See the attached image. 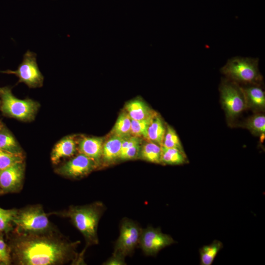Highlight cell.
<instances>
[{
  "label": "cell",
  "mask_w": 265,
  "mask_h": 265,
  "mask_svg": "<svg viewBox=\"0 0 265 265\" xmlns=\"http://www.w3.org/2000/svg\"><path fill=\"white\" fill-rule=\"evenodd\" d=\"M12 263L18 265H60L81 262L77 249L80 241H72L54 228L39 233L11 231L7 235Z\"/></svg>",
  "instance_id": "1"
},
{
  "label": "cell",
  "mask_w": 265,
  "mask_h": 265,
  "mask_svg": "<svg viewBox=\"0 0 265 265\" xmlns=\"http://www.w3.org/2000/svg\"><path fill=\"white\" fill-rule=\"evenodd\" d=\"M105 210L101 202L81 206H71L67 210L53 212L58 216L69 218L83 236L87 246L99 243L97 230L99 220Z\"/></svg>",
  "instance_id": "2"
},
{
  "label": "cell",
  "mask_w": 265,
  "mask_h": 265,
  "mask_svg": "<svg viewBox=\"0 0 265 265\" xmlns=\"http://www.w3.org/2000/svg\"><path fill=\"white\" fill-rule=\"evenodd\" d=\"M220 70L225 78L241 86L263 84L258 58L235 56L229 58Z\"/></svg>",
  "instance_id": "3"
},
{
  "label": "cell",
  "mask_w": 265,
  "mask_h": 265,
  "mask_svg": "<svg viewBox=\"0 0 265 265\" xmlns=\"http://www.w3.org/2000/svg\"><path fill=\"white\" fill-rule=\"evenodd\" d=\"M41 205L27 206L17 209L13 219V231L18 233H39L50 230L54 227Z\"/></svg>",
  "instance_id": "4"
},
{
  "label": "cell",
  "mask_w": 265,
  "mask_h": 265,
  "mask_svg": "<svg viewBox=\"0 0 265 265\" xmlns=\"http://www.w3.org/2000/svg\"><path fill=\"white\" fill-rule=\"evenodd\" d=\"M220 101L229 125L247 109L244 94L241 85L226 78L221 79L219 87Z\"/></svg>",
  "instance_id": "5"
},
{
  "label": "cell",
  "mask_w": 265,
  "mask_h": 265,
  "mask_svg": "<svg viewBox=\"0 0 265 265\" xmlns=\"http://www.w3.org/2000/svg\"><path fill=\"white\" fill-rule=\"evenodd\" d=\"M0 110L4 116L26 122L34 119L40 106L33 100L17 98L8 86L0 88Z\"/></svg>",
  "instance_id": "6"
},
{
  "label": "cell",
  "mask_w": 265,
  "mask_h": 265,
  "mask_svg": "<svg viewBox=\"0 0 265 265\" xmlns=\"http://www.w3.org/2000/svg\"><path fill=\"white\" fill-rule=\"evenodd\" d=\"M142 228L138 224L128 218H124L121 222L120 234L114 245L113 253L124 257L132 254L138 245Z\"/></svg>",
  "instance_id": "7"
},
{
  "label": "cell",
  "mask_w": 265,
  "mask_h": 265,
  "mask_svg": "<svg viewBox=\"0 0 265 265\" xmlns=\"http://www.w3.org/2000/svg\"><path fill=\"white\" fill-rule=\"evenodd\" d=\"M36 57V54L34 53L27 51L17 70H7L1 72L15 75L19 79L18 82H24L30 88L41 87L44 77L38 67Z\"/></svg>",
  "instance_id": "8"
},
{
  "label": "cell",
  "mask_w": 265,
  "mask_h": 265,
  "mask_svg": "<svg viewBox=\"0 0 265 265\" xmlns=\"http://www.w3.org/2000/svg\"><path fill=\"white\" fill-rule=\"evenodd\" d=\"M175 242L171 236L163 233L160 228L148 226L142 229L138 245L145 255L155 256L163 248Z\"/></svg>",
  "instance_id": "9"
},
{
  "label": "cell",
  "mask_w": 265,
  "mask_h": 265,
  "mask_svg": "<svg viewBox=\"0 0 265 265\" xmlns=\"http://www.w3.org/2000/svg\"><path fill=\"white\" fill-rule=\"evenodd\" d=\"M98 167L91 159L80 153L57 167L55 172L69 179H79L84 177Z\"/></svg>",
  "instance_id": "10"
},
{
  "label": "cell",
  "mask_w": 265,
  "mask_h": 265,
  "mask_svg": "<svg viewBox=\"0 0 265 265\" xmlns=\"http://www.w3.org/2000/svg\"><path fill=\"white\" fill-rule=\"evenodd\" d=\"M25 171L24 161L14 163L0 171V189L4 194L21 191L23 188Z\"/></svg>",
  "instance_id": "11"
},
{
  "label": "cell",
  "mask_w": 265,
  "mask_h": 265,
  "mask_svg": "<svg viewBox=\"0 0 265 265\" xmlns=\"http://www.w3.org/2000/svg\"><path fill=\"white\" fill-rule=\"evenodd\" d=\"M246 101L247 109L255 113L263 112L265 109V93L261 85L241 86Z\"/></svg>",
  "instance_id": "12"
},
{
  "label": "cell",
  "mask_w": 265,
  "mask_h": 265,
  "mask_svg": "<svg viewBox=\"0 0 265 265\" xmlns=\"http://www.w3.org/2000/svg\"><path fill=\"white\" fill-rule=\"evenodd\" d=\"M104 140L96 137H85L79 142L78 150L82 154L93 159L98 165H101V158Z\"/></svg>",
  "instance_id": "13"
},
{
  "label": "cell",
  "mask_w": 265,
  "mask_h": 265,
  "mask_svg": "<svg viewBox=\"0 0 265 265\" xmlns=\"http://www.w3.org/2000/svg\"><path fill=\"white\" fill-rule=\"evenodd\" d=\"M76 150L74 138L71 136L65 137L54 146L51 154V160L53 164H57L62 159L74 156Z\"/></svg>",
  "instance_id": "14"
},
{
  "label": "cell",
  "mask_w": 265,
  "mask_h": 265,
  "mask_svg": "<svg viewBox=\"0 0 265 265\" xmlns=\"http://www.w3.org/2000/svg\"><path fill=\"white\" fill-rule=\"evenodd\" d=\"M125 137L111 135L102 148L101 165H108L118 160L122 144Z\"/></svg>",
  "instance_id": "15"
},
{
  "label": "cell",
  "mask_w": 265,
  "mask_h": 265,
  "mask_svg": "<svg viewBox=\"0 0 265 265\" xmlns=\"http://www.w3.org/2000/svg\"><path fill=\"white\" fill-rule=\"evenodd\" d=\"M125 108L130 118L135 120L151 118L157 113L143 101L138 99L128 102L125 105Z\"/></svg>",
  "instance_id": "16"
},
{
  "label": "cell",
  "mask_w": 265,
  "mask_h": 265,
  "mask_svg": "<svg viewBox=\"0 0 265 265\" xmlns=\"http://www.w3.org/2000/svg\"><path fill=\"white\" fill-rule=\"evenodd\" d=\"M166 127L161 117L156 113L148 127L146 139L162 146L166 132Z\"/></svg>",
  "instance_id": "17"
},
{
  "label": "cell",
  "mask_w": 265,
  "mask_h": 265,
  "mask_svg": "<svg viewBox=\"0 0 265 265\" xmlns=\"http://www.w3.org/2000/svg\"><path fill=\"white\" fill-rule=\"evenodd\" d=\"M0 149L15 154H24L18 142L2 122L0 124Z\"/></svg>",
  "instance_id": "18"
},
{
  "label": "cell",
  "mask_w": 265,
  "mask_h": 265,
  "mask_svg": "<svg viewBox=\"0 0 265 265\" xmlns=\"http://www.w3.org/2000/svg\"><path fill=\"white\" fill-rule=\"evenodd\" d=\"M238 126L247 129L254 135L263 136L265 133V116L263 112L256 113Z\"/></svg>",
  "instance_id": "19"
},
{
  "label": "cell",
  "mask_w": 265,
  "mask_h": 265,
  "mask_svg": "<svg viewBox=\"0 0 265 265\" xmlns=\"http://www.w3.org/2000/svg\"><path fill=\"white\" fill-rule=\"evenodd\" d=\"M188 162V159L185 153H183L177 149L161 146V164L177 165Z\"/></svg>",
  "instance_id": "20"
},
{
  "label": "cell",
  "mask_w": 265,
  "mask_h": 265,
  "mask_svg": "<svg viewBox=\"0 0 265 265\" xmlns=\"http://www.w3.org/2000/svg\"><path fill=\"white\" fill-rule=\"evenodd\" d=\"M161 146L149 141L140 147L138 159L157 164H161Z\"/></svg>",
  "instance_id": "21"
},
{
  "label": "cell",
  "mask_w": 265,
  "mask_h": 265,
  "mask_svg": "<svg viewBox=\"0 0 265 265\" xmlns=\"http://www.w3.org/2000/svg\"><path fill=\"white\" fill-rule=\"evenodd\" d=\"M222 242L214 240L209 245H204L199 249L201 265H211L218 252L223 248Z\"/></svg>",
  "instance_id": "22"
},
{
  "label": "cell",
  "mask_w": 265,
  "mask_h": 265,
  "mask_svg": "<svg viewBox=\"0 0 265 265\" xmlns=\"http://www.w3.org/2000/svg\"><path fill=\"white\" fill-rule=\"evenodd\" d=\"M131 118L125 110L119 115L110 134L121 137L131 136Z\"/></svg>",
  "instance_id": "23"
},
{
  "label": "cell",
  "mask_w": 265,
  "mask_h": 265,
  "mask_svg": "<svg viewBox=\"0 0 265 265\" xmlns=\"http://www.w3.org/2000/svg\"><path fill=\"white\" fill-rule=\"evenodd\" d=\"M17 209H4L0 207V233L7 235L14 229L13 219Z\"/></svg>",
  "instance_id": "24"
},
{
  "label": "cell",
  "mask_w": 265,
  "mask_h": 265,
  "mask_svg": "<svg viewBox=\"0 0 265 265\" xmlns=\"http://www.w3.org/2000/svg\"><path fill=\"white\" fill-rule=\"evenodd\" d=\"M162 146L167 148L177 149L183 153H185L176 131L168 125H166Z\"/></svg>",
  "instance_id": "25"
},
{
  "label": "cell",
  "mask_w": 265,
  "mask_h": 265,
  "mask_svg": "<svg viewBox=\"0 0 265 265\" xmlns=\"http://www.w3.org/2000/svg\"><path fill=\"white\" fill-rule=\"evenodd\" d=\"M153 117L141 120H135L131 119V136L139 138L143 136L146 139L148 128Z\"/></svg>",
  "instance_id": "26"
},
{
  "label": "cell",
  "mask_w": 265,
  "mask_h": 265,
  "mask_svg": "<svg viewBox=\"0 0 265 265\" xmlns=\"http://www.w3.org/2000/svg\"><path fill=\"white\" fill-rule=\"evenodd\" d=\"M24 154H15L0 149V171L12 164L24 161Z\"/></svg>",
  "instance_id": "27"
},
{
  "label": "cell",
  "mask_w": 265,
  "mask_h": 265,
  "mask_svg": "<svg viewBox=\"0 0 265 265\" xmlns=\"http://www.w3.org/2000/svg\"><path fill=\"white\" fill-rule=\"evenodd\" d=\"M4 234L0 233V265H9L12 263L10 247L4 238Z\"/></svg>",
  "instance_id": "28"
},
{
  "label": "cell",
  "mask_w": 265,
  "mask_h": 265,
  "mask_svg": "<svg viewBox=\"0 0 265 265\" xmlns=\"http://www.w3.org/2000/svg\"><path fill=\"white\" fill-rule=\"evenodd\" d=\"M140 144L141 141L130 147L119 156L118 160H127L138 159L141 147Z\"/></svg>",
  "instance_id": "29"
},
{
  "label": "cell",
  "mask_w": 265,
  "mask_h": 265,
  "mask_svg": "<svg viewBox=\"0 0 265 265\" xmlns=\"http://www.w3.org/2000/svg\"><path fill=\"white\" fill-rule=\"evenodd\" d=\"M125 257L116 254L112 255L107 259L103 265H126Z\"/></svg>",
  "instance_id": "30"
},
{
  "label": "cell",
  "mask_w": 265,
  "mask_h": 265,
  "mask_svg": "<svg viewBox=\"0 0 265 265\" xmlns=\"http://www.w3.org/2000/svg\"><path fill=\"white\" fill-rule=\"evenodd\" d=\"M3 192L1 190V189H0V195L3 194Z\"/></svg>",
  "instance_id": "31"
},
{
  "label": "cell",
  "mask_w": 265,
  "mask_h": 265,
  "mask_svg": "<svg viewBox=\"0 0 265 265\" xmlns=\"http://www.w3.org/2000/svg\"><path fill=\"white\" fill-rule=\"evenodd\" d=\"M2 123V122L1 121H0V124Z\"/></svg>",
  "instance_id": "32"
},
{
  "label": "cell",
  "mask_w": 265,
  "mask_h": 265,
  "mask_svg": "<svg viewBox=\"0 0 265 265\" xmlns=\"http://www.w3.org/2000/svg\"></svg>",
  "instance_id": "33"
}]
</instances>
